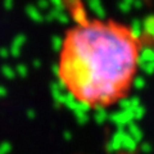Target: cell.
<instances>
[{"label": "cell", "mask_w": 154, "mask_h": 154, "mask_svg": "<svg viewBox=\"0 0 154 154\" xmlns=\"http://www.w3.org/2000/svg\"><path fill=\"white\" fill-rule=\"evenodd\" d=\"M71 25L57 57L64 93L91 110L110 109L132 93L140 73L145 35L116 18L91 16L85 0H62Z\"/></svg>", "instance_id": "6da1fadb"}]
</instances>
